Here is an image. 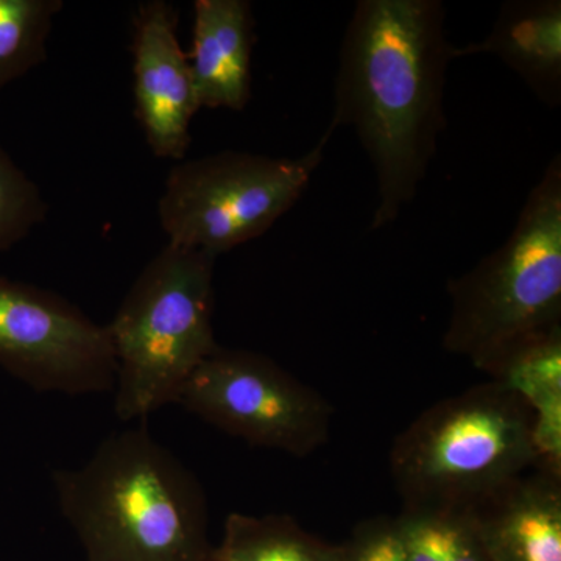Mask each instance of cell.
<instances>
[{"instance_id": "obj_1", "label": "cell", "mask_w": 561, "mask_h": 561, "mask_svg": "<svg viewBox=\"0 0 561 561\" xmlns=\"http://www.w3.org/2000/svg\"><path fill=\"white\" fill-rule=\"evenodd\" d=\"M440 0H359L343 35L330 127H350L378 184L371 231L419 194L445 130L446 70L456 46Z\"/></svg>"}, {"instance_id": "obj_2", "label": "cell", "mask_w": 561, "mask_h": 561, "mask_svg": "<svg viewBox=\"0 0 561 561\" xmlns=\"http://www.w3.org/2000/svg\"><path fill=\"white\" fill-rule=\"evenodd\" d=\"M54 489L87 561H213L201 482L146 427L55 471Z\"/></svg>"}, {"instance_id": "obj_3", "label": "cell", "mask_w": 561, "mask_h": 561, "mask_svg": "<svg viewBox=\"0 0 561 561\" xmlns=\"http://www.w3.org/2000/svg\"><path fill=\"white\" fill-rule=\"evenodd\" d=\"M541 465L551 463L538 445L534 409L501 381L432 405L390 453L404 508L471 511Z\"/></svg>"}, {"instance_id": "obj_4", "label": "cell", "mask_w": 561, "mask_h": 561, "mask_svg": "<svg viewBox=\"0 0 561 561\" xmlns=\"http://www.w3.org/2000/svg\"><path fill=\"white\" fill-rule=\"evenodd\" d=\"M443 346L491 373L516 346L560 327L561 158L527 195L507 241L448 286Z\"/></svg>"}, {"instance_id": "obj_5", "label": "cell", "mask_w": 561, "mask_h": 561, "mask_svg": "<svg viewBox=\"0 0 561 561\" xmlns=\"http://www.w3.org/2000/svg\"><path fill=\"white\" fill-rule=\"evenodd\" d=\"M205 251L164 247L144 267L106 324L116 357L114 411L146 420L176 402L214 341V265Z\"/></svg>"}, {"instance_id": "obj_6", "label": "cell", "mask_w": 561, "mask_h": 561, "mask_svg": "<svg viewBox=\"0 0 561 561\" xmlns=\"http://www.w3.org/2000/svg\"><path fill=\"white\" fill-rule=\"evenodd\" d=\"M332 133L297 158L227 150L173 165L158 203L168 243L219 257L265 234L308 190Z\"/></svg>"}, {"instance_id": "obj_7", "label": "cell", "mask_w": 561, "mask_h": 561, "mask_svg": "<svg viewBox=\"0 0 561 561\" xmlns=\"http://www.w3.org/2000/svg\"><path fill=\"white\" fill-rule=\"evenodd\" d=\"M176 402L251 446L306 457L328 442L332 409L279 365L217 346L195 368Z\"/></svg>"}, {"instance_id": "obj_8", "label": "cell", "mask_w": 561, "mask_h": 561, "mask_svg": "<svg viewBox=\"0 0 561 561\" xmlns=\"http://www.w3.org/2000/svg\"><path fill=\"white\" fill-rule=\"evenodd\" d=\"M0 367L38 391L101 393L116 382L106 327L32 284L0 278Z\"/></svg>"}, {"instance_id": "obj_9", "label": "cell", "mask_w": 561, "mask_h": 561, "mask_svg": "<svg viewBox=\"0 0 561 561\" xmlns=\"http://www.w3.org/2000/svg\"><path fill=\"white\" fill-rule=\"evenodd\" d=\"M175 7L165 0L140 3L133 21V73L138 117L151 153L183 160L197 114L190 57L176 35Z\"/></svg>"}, {"instance_id": "obj_10", "label": "cell", "mask_w": 561, "mask_h": 561, "mask_svg": "<svg viewBox=\"0 0 561 561\" xmlns=\"http://www.w3.org/2000/svg\"><path fill=\"white\" fill-rule=\"evenodd\" d=\"M471 512L490 561H561L560 468L541 465Z\"/></svg>"}, {"instance_id": "obj_11", "label": "cell", "mask_w": 561, "mask_h": 561, "mask_svg": "<svg viewBox=\"0 0 561 561\" xmlns=\"http://www.w3.org/2000/svg\"><path fill=\"white\" fill-rule=\"evenodd\" d=\"M254 18L247 0H195L190 57L198 108L245 110L251 98Z\"/></svg>"}, {"instance_id": "obj_12", "label": "cell", "mask_w": 561, "mask_h": 561, "mask_svg": "<svg viewBox=\"0 0 561 561\" xmlns=\"http://www.w3.org/2000/svg\"><path fill=\"white\" fill-rule=\"evenodd\" d=\"M486 54L518 73L542 102L561 99V2L515 0L502 5L481 43L456 47V58Z\"/></svg>"}, {"instance_id": "obj_13", "label": "cell", "mask_w": 561, "mask_h": 561, "mask_svg": "<svg viewBox=\"0 0 561 561\" xmlns=\"http://www.w3.org/2000/svg\"><path fill=\"white\" fill-rule=\"evenodd\" d=\"M213 561H348L345 545H330L287 516L231 513Z\"/></svg>"}, {"instance_id": "obj_14", "label": "cell", "mask_w": 561, "mask_h": 561, "mask_svg": "<svg viewBox=\"0 0 561 561\" xmlns=\"http://www.w3.org/2000/svg\"><path fill=\"white\" fill-rule=\"evenodd\" d=\"M391 524L409 561H490L471 511L402 508Z\"/></svg>"}, {"instance_id": "obj_15", "label": "cell", "mask_w": 561, "mask_h": 561, "mask_svg": "<svg viewBox=\"0 0 561 561\" xmlns=\"http://www.w3.org/2000/svg\"><path fill=\"white\" fill-rule=\"evenodd\" d=\"M62 9V0H0V90L46 61Z\"/></svg>"}, {"instance_id": "obj_16", "label": "cell", "mask_w": 561, "mask_h": 561, "mask_svg": "<svg viewBox=\"0 0 561 561\" xmlns=\"http://www.w3.org/2000/svg\"><path fill=\"white\" fill-rule=\"evenodd\" d=\"M47 210L38 184L0 146V253L27 238Z\"/></svg>"}, {"instance_id": "obj_17", "label": "cell", "mask_w": 561, "mask_h": 561, "mask_svg": "<svg viewBox=\"0 0 561 561\" xmlns=\"http://www.w3.org/2000/svg\"><path fill=\"white\" fill-rule=\"evenodd\" d=\"M345 549L348 561H409L391 519L386 518L359 524L345 542Z\"/></svg>"}]
</instances>
